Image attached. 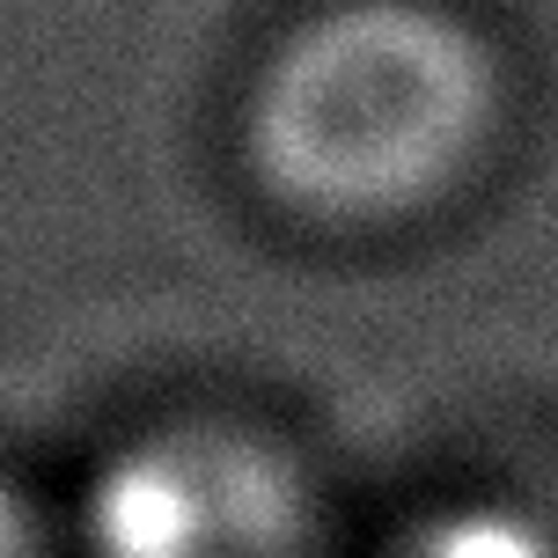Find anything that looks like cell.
Instances as JSON below:
<instances>
[{
	"label": "cell",
	"instance_id": "cell-1",
	"mask_svg": "<svg viewBox=\"0 0 558 558\" xmlns=\"http://www.w3.org/2000/svg\"><path fill=\"white\" fill-rule=\"evenodd\" d=\"M500 111V66L456 15L367 0L272 52L251 96V169L316 228H404L485 169Z\"/></svg>",
	"mask_w": 558,
	"mask_h": 558
},
{
	"label": "cell",
	"instance_id": "cell-3",
	"mask_svg": "<svg viewBox=\"0 0 558 558\" xmlns=\"http://www.w3.org/2000/svg\"><path fill=\"white\" fill-rule=\"evenodd\" d=\"M397 558H558L551 536L514 507H448L397 544Z\"/></svg>",
	"mask_w": 558,
	"mask_h": 558
},
{
	"label": "cell",
	"instance_id": "cell-4",
	"mask_svg": "<svg viewBox=\"0 0 558 558\" xmlns=\"http://www.w3.org/2000/svg\"><path fill=\"white\" fill-rule=\"evenodd\" d=\"M0 558H59L45 514H37V507L23 500V485H8V477H0Z\"/></svg>",
	"mask_w": 558,
	"mask_h": 558
},
{
	"label": "cell",
	"instance_id": "cell-2",
	"mask_svg": "<svg viewBox=\"0 0 558 558\" xmlns=\"http://www.w3.org/2000/svg\"><path fill=\"white\" fill-rule=\"evenodd\" d=\"M88 558H302L308 493L287 448L221 418L147 426L88 477Z\"/></svg>",
	"mask_w": 558,
	"mask_h": 558
}]
</instances>
